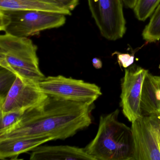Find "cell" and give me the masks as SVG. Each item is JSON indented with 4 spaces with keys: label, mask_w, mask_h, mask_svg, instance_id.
Instances as JSON below:
<instances>
[{
    "label": "cell",
    "mask_w": 160,
    "mask_h": 160,
    "mask_svg": "<svg viewBox=\"0 0 160 160\" xmlns=\"http://www.w3.org/2000/svg\"><path fill=\"white\" fill-rule=\"evenodd\" d=\"M91 106L48 96L26 110L15 125L0 134V139L49 136L53 140H64L91 125Z\"/></svg>",
    "instance_id": "cell-1"
},
{
    "label": "cell",
    "mask_w": 160,
    "mask_h": 160,
    "mask_svg": "<svg viewBox=\"0 0 160 160\" xmlns=\"http://www.w3.org/2000/svg\"><path fill=\"white\" fill-rule=\"evenodd\" d=\"M119 110L100 117L95 138L85 148L94 160H134L131 127L119 121Z\"/></svg>",
    "instance_id": "cell-2"
},
{
    "label": "cell",
    "mask_w": 160,
    "mask_h": 160,
    "mask_svg": "<svg viewBox=\"0 0 160 160\" xmlns=\"http://www.w3.org/2000/svg\"><path fill=\"white\" fill-rule=\"evenodd\" d=\"M38 48L28 37L0 36V67L18 76L38 82L44 79L39 67Z\"/></svg>",
    "instance_id": "cell-3"
},
{
    "label": "cell",
    "mask_w": 160,
    "mask_h": 160,
    "mask_svg": "<svg viewBox=\"0 0 160 160\" xmlns=\"http://www.w3.org/2000/svg\"><path fill=\"white\" fill-rule=\"evenodd\" d=\"M66 20L65 15L53 12L0 10V30L18 37H28L60 28Z\"/></svg>",
    "instance_id": "cell-4"
},
{
    "label": "cell",
    "mask_w": 160,
    "mask_h": 160,
    "mask_svg": "<svg viewBox=\"0 0 160 160\" xmlns=\"http://www.w3.org/2000/svg\"><path fill=\"white\" fill-rule=\"evenodd\" d=\"M38 85L48 96L90 105L102 95L96 84L62 75L45 77Z\"/></svg>",
    "instance_id": "cell-5"
},
{
    "label": "cell",
    "mask_w": 160,
    "mask_h": 160,
    "mask_svg": "<svg viewBox=\"0 0 160 160\" xmlns=\"http://www.w3.org/2000/svg\"><path fill=\"white\" fill-rule=\"evenodd\" d=\"M134 160H160V111L132 122Z\"/></svg>",
    "instance_id": "cell-6"
},
{
    "label": "cell",
    "mask_w": 160,
    "mask_h": 160,
    "mask_svg": "<svg viewBox=\"0 0 160 160\" xmlns=\"http://www.w3.org/2000/svg\"><path fill=\"white\" fill-rule=\"evenodd\" d=\"M101 35L109 41L121 39L126 31L122 0H88Z\"/></svg>",
    "instance_id": "cell-7"
},
{
    "label": "cell",
    "mask_w": 160,
    "mask_h": 160,
    "mask_svg": "<svg viewBox=\"0 0 160 160\" xmlns=\"http://www.w3.org/2000/svg\"><path fill=\"white\" fill-rule=\"evenodd\" d=\"M48 97L41 90L38 83L17 76L6 97L0 101V113L25 112L39 105Z\"/></svg>",
    "instance_id": "cell-8"
},
{
    "label": "cell",
    "mask_w": 160,
    "mask_h": 160,
    "mask_svg": "<svg viewBox=\"0 0 160 160\" xmlns=\"http://www.w3.org/2000/svg\"><path fill=\"white\" fill-rule=\"evenodd\" d=\"M148 72L134 64L126 68L122 79L120 105L123 115L131 122L141 117L142 88Z\"/></svg>",
    "instance_id": "cell-9"
},
{
    "label": "cell",
    "mask_w": 160,
    "mask_h": 160,
    "mask_svg": "<svg viewBox=\"0 0 160 160\" xmlns=\"http://www.w3.org/2000/svg\"><path fill=\"white\" fill-rule=\"evenodd\" d=\"M31 160H94L84 148L68 146H40L32 151Z\"/></svg>",
    "instance_id": "cell-10"
},
{
    "label": "cell",
    "mask_w": 160,
    "mask_h": 160,
    "mask_svg": "<svg viewBox=\"0 0 160 160\" xmlns=\"http://www.w3.org/2000/svg\"><path fill=\"white\" fill-rule=\"evenodd\" d=\"M53 140L49 136L30 137L0 139V159H17L22 153Z\"/></svg>",
    "instance_id": "cell-11"
},
{
    "label": "cell",
    "mask_w": 160,
    "mask_h": 160,
    "mask_svg": "<svg viewBox=\"0 0 160 160\" xmlns=\"http://www.w3.org/2000/svg\"><path fill=\"white\" fill-rule=\"evenodd\" d=\"M142 116H148L160 111L159 87L157 76L149 72L144 79L141 100Z\"/></svg>",
    "instance_id": "cell-12"
},
{
    "label": "cell",
    "mask_w": 160,
    "mask_h": 160,
    "mask_svg": "<svg viewBox=\"0 0 160 160\" xmlns=\"http://www.w3.org/2000/svg\"><path fill=\"white\" fill-rule=\"evenodd\" d=\"M0 10L44 11L72 15L71 12L58 4L43 0H0Z\"/></svg>",
    "instance_id": "cell-13"
},
{
    "label": "cell",
    "mask_w": 160,
    "mask_h": 160,
    "mask_svg": "<svg viewBox=\"0 0 160 160\" xmlns=\"http://www.w3.org/2000/svg\"><path fill=\"white\" fill-rule=\"evenodd\" d=\"M143 39L149 43L160 41V3L142 32Z\"/></svg>",
    "instance_id": "cell-14"
},
{
    "label": "cell",
    "mask_w": 160,
    "mask_h": 160,
    "mask_svg": "<svg viewBox=\"0 0 160 160\" xmlns=\"http://www.w3.org/2000/svg\"><path fill=\"white\" fill-rule=\"evenodd\" d=\"M160 3V0H137L134 8L136 17L139 21H145L152 15Z\"/></svg>",
    "instance_id": "cell-15"
},
{
    "label": "cell",
    "mask_w": 160,
    "mask_h": 160,
    "mask_svg": "<svg viewBox=\"0 0 160 160\" xmlns=\"http://www.w3.org/2000/svg\"><path fill=\"white\" fill-rule=\"evenodd\" d=\"M24 112L23 111H14L0 113V134L15 125L20 120Z\"/></svg>",
    "instance_id": "cell-16"
},
{
    "label": "cell",
    "mask_w": 160,
    "mask_h": 160,
    "mask_svg": "<svg viewBox=\"0 0 160 160\" xmlns=\"http://www.w3.org/2000/svg\"><path fill=\"white\" fill-rule=\"evenodd\" d=\"M17 76L11 71L1 67L0 70V101L6 97Z\"/></svg>",
    "instance_id": "cell-17"
},
{
    "label": "cell",
    "mask_w": 160,
    "mask_h": 160,
    "mask_svg": "<svg viewBox=\"0 0 160 160\" xmlns=\"http://www.w3.org/2000/svg\"><path fill=\"white\" fill-rule=\"evenodd\" d=\"M114 55H116L118 58V62L120 66L123 68H127L132 65L134 60L133 55H130L127 53H121L120 52H114Z\"/></svg>",
    "instance_id": "cell-18"
},
{
    "label": "cell",
    "mask_w": 160,
    "mask_h": 160,
    "mask_svg": "<svg viewBox=\"0 0 160 160\" xmlns=\"http://www.w3.org/2000/svg\"><path fill=\"white\" fill-rule=\"evenodd\" d=\"M58 4L66 10L72 12L78 5L79 0H43Z\"/></svg>",
    "instance_id": "cell-19"
},
{
    "label": "cell",
    "mask_w": 160,
    "mask_h": 160,
    "mask_svg": "<svg viewBox=\"0 0 160 160\" xmlns=\"http://www.w3.org/2000/svg\"><path fill=\"white\" fill-rule=\"evenodd\" d=\"M125 7L129 9H133L137 0H122Z\"/></svg>",
    "instance_id": "cell-20"
},
{
    "label": "cell",
    "mask_w": 160,
    "mask_h": 160,
    "mask_svg": "<svg viewBox=\"0 0 160 160\" xmlns=\"http://www.w3.org/2000/svg\"><path fill=\"white\" fill-rule=\"evenodd\" d=\"M92 65L94 68L97 69H101L102 66V61L97 58H94L92 60Z\"/></svg>",
    "instance_id": "cell-21"
},
{
    "label": "cell",
    "mask_w": 160,
    "mask_h": 160,
    "mask_svg": "<svg viewBox=\"0 0 160 160\" xmlns=\"http://www.w3.org/2000/svg\"><path fill=\"white\" fill-rule=\"evenodd\" d=\"M157 80H158V84H159V89H160V76H157Z\"/></svg>",
    "instance_id": "cell-22"
}]
</instances>
